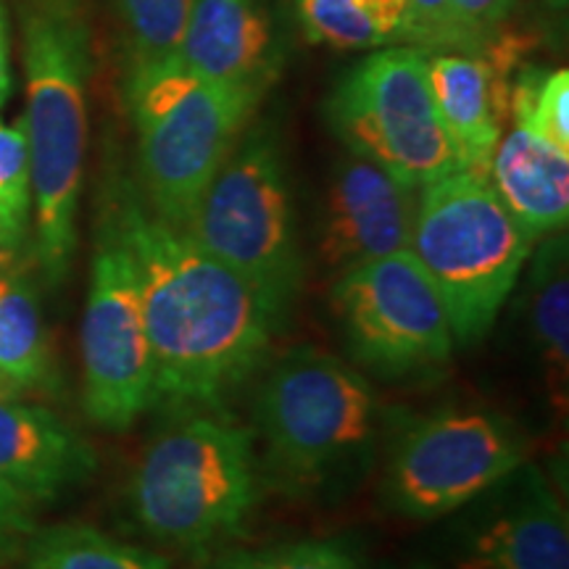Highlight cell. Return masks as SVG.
Wrapping results in <instances>:
<instances>
[{
    "label": "cell",
    "mask_w": 569,
    "mask_h": 569,
    "mask_svg": "<svg viewBox=\"0 0 569 569\" xmlns=\"http://www.w3.org/2000/svg\"><path fill=\"white\" fill-rule=\"evenodd\" d=\"M325 117L346 151L380 163L411 188L465 169L419 48H382L348 69L327 96Z\"/></svg>",
    "instance_id": "cell-7"
},
{
    "label": "cell",
    "mask_w": 569,
    "mask_h": 569,
    "mask_svg": "<svg viewBox=\"0 0 569 569\" xmlns=\"http://www.w3.org/2000/svg\"><path fill=\"white\" fill-rule=\"evenodd\" d=\"M515 0H451L457 53L480 56L503 32Z\"/></svg>",
    "instance_id": "cell-26"
},
{
    "label": "cell",
    "mask_w": 569,
    "mask_h": 569,
    "mask_svg": "<svg viewBox=\"0 0 569 569\" xmlns=\"http://www.w3.org/2000/svg\"><path fill=\"white\" fill-rule=\"evenodd\" d=\"M106 219L130 253L151 340L153 407L174 417L222 411L261 367L284 319L243 277L148 209L130 182Z\"/></svg>",
    "instance_id": "cell-1"
},
{
    "label": "cell",
    "mask_w": 569,
    "mask_h": 569,
    "mask_svg": "<svg viewBox=\"0 0 569 569\" xmlns=\"http://www.w3.org/2000/svg\"><path fill=\"white\" fill-rule=\"evenodd\" d=\"M536 238L475 169L438 177L417 196L409 251L443 298L453 340L475 343L515 293Z\"/></svg>",
    "instance_id": "cell-5"
},
{
    "label": "cell",
    "mask_w": 569,
    "mask_h": 569,
    "mask_svg": "<svg viewBox=\"0 0 569 569\" xmlns=\"http://www.w3.org/2000/svg\"><path fill=\"white\" fill-rule=\"evenodd\" d=\"M261 101L256 92L198 80L167 109L132 122L140 196L156 217L180 230L190 224Z\"/></svg>",
    "instance_id": "cell-11"
},
{
    "label": "cell",
    "mask_w": 569,
    "mask_h": 569,
    "mask_svg": "<svg viewBox=\"0 0 569 569\" xmlns=\"http://www.w3.org/2000/svg\"><path fill=\"white\" fill-rule=\"evenodd\" d=\"M330 306L353 359L382 377L436 369L457 346L443 298L411 251L340 272Z\"/></svg>",
    "instance_id": "cell-9"
},
{
    "label": "cell",
    "mask_w": 569,
    "mask_h": 569,
    "mask_svg": "<svg viewBox=\"0 0 569 569\" xmlns=\"http://www.w3.org/2000/svg\"><path fill=\"white\" fill-rule=\"evenodd\" d=\"M84 415L124 432L153 407L156 365L130 253L103 217L80 330Z\"/></svg>",
    "instance_id": "cell-10"
},
{
    "label": "cell",
    "mask_w": 569,
    "mask_h": 569,
    "mask_svg": "<svg viewBox=\"0 0 569 569\" xmlns=\"http://www.w3.org/2000/svg\"><path fill=\"white\" fill-rule=\"evenodd\" d=\"M509 119L569 153V71L522 67L509 82Z\"/></svg>",
    "instance_id": "cell-23"
},
{
    "label": "cell",
    "mask_w": 569,
    "mask_h": 569,
    "mask_svg": "<svg viewBox=\"0 0 569 569\" xmlns=\"http://www.w3.org/2000/svg\"><path fill=\"white\" fill-rule=\"evenodd\" d=\"M0 382L13 393L56 388V361L40 298L19 272H0Z\"/></svg>",
    "instance_id": "cell-18"
},
{
    "label": "cell",
    "mask_w": 569,
    "mask_h": 569,
    "mask_svg": "<svg viewBox=\"0 0 569 569\" xmlns=\"http://www.w3.org/2000/svg\"><path fill=\"white\" fill-rule=\"evenodd\" d=\"M21 557L27 569H169L159 553L80 522L34 528Z\"/></svg>",
    "instance_id": "cell-20"
},
{
    "label": "cell",
    "mask_w": 569,
    "mask_h": 569,
    "mask_svg": "<svg viewBox=\"0 0 569 569\" xmlns=\"http://www.w3.org/2000/svg\"><path fill=\"white\" fill-rule=\"evenodd\" d=\"M180 59L198 80L264 98L284 67L274 0H193Z\"/></svg>",
    "instance_id": "cell-14"
},
{
    "label": "cell",
    "mask_w": 569,
    "mask_h": 569,
    "mask_svg": "<svg viewBox=\"0 0 569 569\" xmlns=\"http://www.w3.org/2000/svg\"><path fill=\"white\" fill-rule=\"evenodd\" d=\"M457 515L443 569H569L565 503L530 461Z\"/></svg>",
    "instance_id": "cell-12"
},
{
    "label": "cell",
    "mask_w": 569,
    "mask_h": 569,
    "mask_svg": "<svg viewBox=\"0 0 569 569\" xmlns=\"http://www.w3.org/2000/svg\"><path fill=\"white\" fill-rule=\"evenodd\" d=\"M0 398H17V393H13L11 388H6L3 382H0Z\"/></svg>",
    "instance_id": "cell-30"
},
{
    "label": "cell",
    "mask_w": 569,
    "mask_h": 569,
    "mask_svg": "<svg viewBox=\"0 0 569 569\" xmlns=\"http://www.w3.org/2000/svg\"><path fill=\"white\" fill-rule=\"evenodd\" d=\"M253 411L269 475L296 490L351 480L372 461L386 425L372 382L315 346L269 369Z\"/></svg>",
    "instance_id": "cell-3"
},
{
    "label": "cell",
    "mask_w": 569,
    "mask_h": 569,
    "mask_svg": "<svg viewBox=\"0 0 569 569\" xmlns=\"http://www.w3.org/2000/svg\"><path fill=\"white\" fill-rule=\"evenodd\" d=\"M488 180L532 238L565 232L569 219V153L515 124L498 140Z\"/></svg>",
    "instance_id": "cell-17"
},
{
    "label": "cell",
    "mask_w": 569,
    "mask_h": 569,
    "mask_svg": "<svg viewBox=\"0 0 569 569\" xmlns=\"http://www.w3.org/2000/svg\"><path fill=\"white\" fill-rule=\"evenodd\" d=\"M530 330L553 390L567 393L569 369V272L567 238L546 234L530 269Z\"/></svg>",
    "instance_id": "cell-19"
},
{
    "label": "cell",
    "mask_w": 569,
    "mask_h": 569,
    "mask_svg": "<svg viewBox=\"0 0 569 569\" xmlns=\"http://www.w3.org/2000/svg\"><path fill=\"white\" fill-rule=\"evenodd\" d=\"M124 69L180 56L193 0H109Z\"/></svg>",
    "instance_id": "cell-21"
},
{
    "label": "cell",
    "mask_w": 569,
    "mask_h": 569,
    "mask_svg": "<svg viewBox=\"0 0 569 569\" xmlns=\"http://www.w3.org/2000/svg\"><path fill=\"white\" fill-rule=\"evenodd\" d=\"M432 98L465 169L488 174L509 119V82L482 56L427 53Z\"/></svg>",
    "instance_id": "cell-16"
},
{
    "label": "cell",
    "mask_w": 569,
    "mask_h": 569,
    "mask_svg": "<svg viewBox=\"0 0 569 569\" xmlns=\"http://www.w3.org/2000/svg\"><path fill=\"white\" fill-rule=\"evenodd\" d=\"M288 319L303 282L293 188L272 124H248L184 227Z\"/></svg>",
    "instance_id": "cell-6"
},
{
    "label": "cell",
    "mask_w": 569,
    "mask_h": 569,
    "mask_svg": "<svg viewBox=\"0 0 569 569\" xmlns=\"http://www.w3.org/2000/svg\"><path fill=\"white\" fill-rule=\"evenodd\" d=\"M32 174L24 124L0 119V264H11L30 243Z\"/></svg>",
    "instance_id": "cell-22"
},
{
    "label": "cell",
    "mask_w": 569,
    "mask_h": 569,
    "mask_svg": "<svg viewBox=\"0 0 569 569\" xmlns=\"http://www.w3.org/2000/svg\"><path fill=\"white\" fill-rule=\"evenodd\" d=\"M528 461V440L498 411L440 409L398 430L382 472V501L398 517L457 515Z\"/></svg>",
    "instance_id": "cell-8"
},
{
    "label": "cell",
    "mask_w": 569,
    "mask_h": 569,
    "mask_svg": "<svg viewBox=\"0 0 569 569\" xmlns=\"http://www.w3.org/2000/svg\"><path fill=\"white\" fill-rule=\"evenodd\" d=\"M196 569H365L343 540H293L259 549H219Z\"/></svg>",
    "instance_id": "cell-24"
},
{
    "label": "cell",
    "mask_w": 569,
    "mask_h": 569,
    "mask_svg": "<svg viewBox=\"0 0 569 569\" xmlns=\"http://www.w3.org/2000/svg\"><path fill=\"white\" fill-rule=\"evenodd\" d=\"M417 188L380 163L346 151L330 172L317 224V259L327 272L409 251Z\"/></svg>",
    "instance_id": "cell-13"
},
{
    "label": "cell",
    "mask_w": 569,
    "mask_h": 569,
    "mask_svg": "<svg viewBox=\"0 0 569 569\" xmlns=\"http://www.w3.org/2000/svg\"><path fill=\"white\" fill-rule=\"evenodd\" d=\"M96 465L92 446L51 409L0 398V486L40 507L82 486Z\"/></svg>",
    "instance_id": "cell-15"
},
{
    "label": "cell",
    "mask_w": 569,
    "mask_h": 569,
    "mask_svg": "<svg viewBox=\"0 0 569 569\" xmlns=\"http://www.w3.org/2000/svg\"><path fill=\"white\" fill-rule=\"evenodd\" d=\"M34 259L48 284L67 280L88 153L90 24L80 0H21Z\"/></svg>",
    "instance_id": "cell-2"
},
{
    "label": "cell",
    "mask_w": 569,
    "mask_h": 569,
    "mask_svg": "<svg viewBox=\"0 0 569 569\" xmlns=\"http://www.w3.org/2000/svg\"><path fill=\"white\" fill-rule=\"evenodd\" d=\"M419 569H443V567H419Z\"/></svg>",
    "instance_id": "cell-31"
},
{
    "label": "cell",
    "mask_w": 569,
    "mask_h": 569,
    "mask_svg": "<svg viewBox=\"0 0 569 569\" xmlns=\"http://www.w3.org/2000/svg\"><path fill=\"white\" fill-rule=\"evenodd\" d=\"M403 42H411V48L427 53H457L451 0H409V24Z\"/></svg>",
    "instance_id": "cell-27"
},
{
    "label": "cell",
    "mask_w": 569,
    "mask_h": 569,
    "mask_svg": "<svg viewBox=\"0 0 569 569\" xmlns=\"http://www.w3.org/2000/svg\"><path fill=\"white\" fill-rule=\"evenodd\" d=\"M259 498L253 432L222 411H190L148 443L130 480L132 517L156 543L219 549Z\"/></svg>",
    "instance_id": "cell-4"
},
{
    "label": "cell",
    "mask_w": 569,
    "mask_h": 569,
    "mask_svg": "<svg viewBox=\"0 0 569 569\" xmlns=\"http://www.w3.org/2000/svg\"><path fill=\"white\" fill-rule=\"evenodd\" d=\"M34 503L17 490L0 486V565L17 559L24 551L27 538L32 536Z\"/></svg>",
    "instance_id": "cell-28"
},
{
    "label": "cell",
    "mask_w": 569,
    "mask_h": 569,
    "mask_svg": "<svg viewBox=\"0 0 569 569\" xmlns=\"http://www.w3.org/2000/svg\"><path fill=\"white\" fill-rule=\"evenodd\" d=\"M306 38L336 51L382 48L380 32L361 9L359 0H293Z\"/></svg>",
    "instance_id": "cell-25"
},
{
    "label": "cell",
    "mask_w": 569,
    "mask_h": 569,
    "mask_svg": "<svg viewBox=\"0 0 569 569\" xmlns=\"http://www.w3.org/2000/svg\"><path fill=\"white\" fill-rule=\"evenodd\" d=\"M13 92V71H11V46H9V17L0 0V111L11 101Z\"/></svg>",
    "instance_id": "cell-29"
}]
</instances>
